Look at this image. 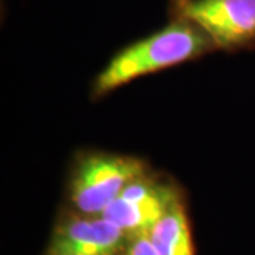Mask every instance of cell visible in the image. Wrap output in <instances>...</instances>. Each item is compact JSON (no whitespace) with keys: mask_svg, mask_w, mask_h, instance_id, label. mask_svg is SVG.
<instances>
[{"mask_svg":"<svg viewBox=\"0 0 255 255\" xmlns=\"http://www.w3.org/2000/svg\"><path fill=\"white\" fill-rule=\"evenodd\" d=\"M177 14L219 47L255 40V0H180Z\"/></svg>","mask_w":255,"mask_h":255,"instance_id":"cell-3","label":"cell"},{"mask_svg":"<svg viewBox=\"0 0 255 255\" xmlns=\"http://www.w3.org/2000/svg\"><path fill=\"white\" fill-rule=\"evenodd\" d=\"M210 38L200 28L179 18L167 27L122 50L100 74L95 91L115 90L140 75L180 64L206 51Z\"/></svg>","mask_w":255,"mask_h":255,"instance_id":"cell-1","label":"cell"},{"mask_svg":"<svg viewBox=\"0 0 255 255\" xmlns=\"http://www.w3.org/2000/svg\"><path fill=\"white\" fill-rule=\"evenodd\" d=\"M127 234L110 220L74 219L55 230L48 255H118Z\"/></svg>","mask_w":255,"mask_h":255,"instance_id":"cell-5","label":"cell"},{"mask_svg":"<svg viewBox=\"0 0 255 255\" xmlns=\"http://www.w3.org/2000/svg\"><path fill=\"white\" fill-rule=\"evenodd\" d=\"M149 238L157 255H194L189 221L180 201L156 223Z\"/></svg>","mask_w":255,"mask_h":255,"instance_id":"cell-6","label":"cell"},{"mask_svg":"<svg viewBox=\"0 0 255 255\" xmlns=\"http://www.w3.org/2000/svg\"><path fill=\"white\" fill-rule=\"evenodd\" d=\"M177 201L170 187L140 177L129 183L101 217L118 226L127 236H149L156 223Z\"/></svg>","mask_w":255,"mask_h":255,"instance_id":"cell-4","label":"cell"},{"mask_svg":"<svg viewBox=\"0 0 255 255\" xmlns=\"http://www.w3.org/2000/svg\"><path fill=\"white\" fill-rule=\"evenodd\" d=\"M145 166L133 157L87 156L78 164L71 183V200L85 214H102L129 183L143 177Z\"/></svg>","mask_w":255,"mask_h":255,"instance_id":"cell-2","label":"cell"},{"mask_svg":"<svg viewBox=\"0 0 255 255\" xmlns=\"http://www.w3.org/2000/svg\"><path fill=\"white\" fill-rule=\"evenodd\" d=\"M127 255H157V253L149 236H137L128 247Z\"/></svg>","mask_w":255,"mask_h":255,"instance_id":"cell-7","label":"cell"}]
</instances>
